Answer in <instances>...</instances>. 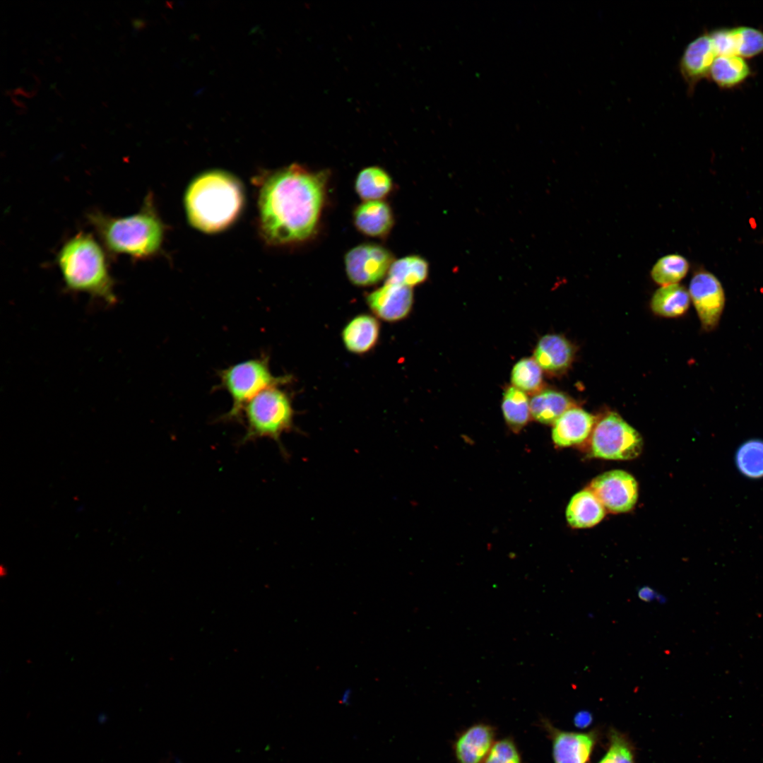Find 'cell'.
Wrapping results in <instances>:
<instances>
[{
	"mask_svg": "<svg viewBox=\"0 0 763 763\" xmlns=\"http://www.w3.org/2000/svg\"><path fill=\"white\" fill-rule=\"evenodd\" d=\"M511 380L514 386L524 392L536 391L542 385V369L534 359L523 358L514 366Z\"/></svg>",
	"mask_w": 763,
	"mask_h": 763,
	"instance_id": "f1b7e54d",
	"label": "cell"
},
{
	"mask_svg": "<svg viewBox=\"0 0 763 763\" xmlns=\"http://www.w3.org/2000/svg\"><path fill=\"white\" fill-rule=\"evenodd\" d=\"M392 252L382 245L362 243L349 249L344 257L346 275L357 286H370L387 276L394 261Z\"/></svg>",
	"mask_w": 763,
	"mask_h": 763,
	"instance_id": "ba28073f",
	"label": "cell"
},
{
	"mask_svg": "<svg viewBox=\"0 0 763 763\" xmlns=\"http://www.w3.org/2000/svg\"><path fill=\"white\" fill-rule=\"evenodd\" d=\"M88 221L112 254L143 260L155 256L161 249L165 227L150 195L136 213L114 217L95 211L88 214Z\"/></svg>",
	"mask_w": 763,
	"mask_h": 763,
	"instance_id": "3957f363",
	"label": "cell"
},
{
	"mask_svg": "<svg viewBox=\"0 0 763 763\" xmlns=\"http://www.w3.org/2000/svg\"><path fill=\"white\" fill-rule=\"evenodd\" d=\"M596 418L584 410L573 407L564 412L554 423L552 438L560 447L579 444L592 433Z\"/></svg>",
	"mask_w": 763,
	"mask_h": 763,
	"instance_id": "2e32d148",
	"label": "cell"
},
{
	"mask_svg": "<svg viewBox=\"0 0 763 763\" xmlns=\"http://www.w3.org/2000/svg\"><path fill=\"white\" fill-rule=\"evenodd\" d=\"M393 187L390 175L379 166L362 169L355 181V191L363 201L383 200L392 191Z\"/></svg>",
	"mask_w": 763,
	"mask_h": 763,
	"instance_id": "44dd1931",
	"label": "cell"
},
{
	"mask_svg": "<svg viewBox=\"0 0 763 763\" xmlns=\"http://www.w3.org/2000/svg\"><path fill=\"white\" fill-rule=\"evenodd\" d=\"M574 357L571 343L563 336L547 334L538 342L534 351V360L541 369L550 373L565 370Z\"/></svg>",
	"mask_w": 763,
	"mask_h": 763,
	"instance_id": "e0dca14e",
	"label": "cell"
},
{
	"mask_svg": "<svg viewBox=\"0 0 763 763\" xmlns=\"http://www.w3.org/2000/svg\"><path fill=\"white\" fill-rule=\"evenodd\" d=\"M689 294L702 329L714 331L725 306V294L720 281L709 272L698 271L691 279Z\"/></svg>",
	"mask_w": 763,
	"mask_h": 763,
	"instance_id": "9c48e42d",
	"label": "cell"
},
{
	"mask_svg": "<svg viewBox=\"0 0 763 763\" xmlns=\"http://www.w3.org/2000/svg\"><path fill=\"white\" fill-rule=\"evenodd\" d=\"M293 418L294 410L288 394L278 386L266 389L251 399L244 408L245 433L239 444L266 437L275 441L285 454L280 437L292 429Z\"/></svg>",
	"mask_w": 763,
	"mask_h": 763,
	"instance_id": "8992f818",
	"label": "cell"
},
{
	"mask_svg": "<svg viewBox=\"0 0 763 763\" xmlns=\"http://www.w3.org/2000/svg\"><path fill=\"white\" fill-rule=\"evenodd\" d=\"M717 57L709 33H704L685 47L680 60V71L692 92L696 85L709 76L712 64Z\"/></svg>",
	"mask_w": 763,
	"mask_h": 763,
	"instance_id": "4fadbf2b",
	"label": "cell"
},
{
	"mask_svg": "<svg viewBox=\"0 0 763 763\" xmlns=\"http://www.w3.org/2000/svg\"><path fill=\"white\" fill-rule=\"evenodd\" d=\"M589 489L605 509L613 513L631 510L638 498V485L634 478L621 470L609 471L595 478Z\"/></svg>",
	"mask_w": 763,
	"mask_h": 763,
	"instance_id": "30bf717a",
	"label": "cell"
},
{
	"mask_svg": "<svg viewBox=\"0 0 763 763\" xmlns=\"http://www.w3.org/2000/svg\"><path fill=\"white\" fill-rule=\"evenodd\" d=\"M750 73L744 58L737 55L717 56L709 76L720 88H731L742 83Z\"/></svg>",
	"mask_w": 763,
	"mask_h": 763,
	"instance_id": "603a6c76",
	"label": "cell"
},
{
	"mask_svg": "<svg viewBox=\"0 0 763 763\" xmlns=\"http://www.w3.org/2000/svg\"><path fill=\"white\" fill-rule=\"evenodd\" d=\"M379 329V323L374 317L361 314L354 317L342 333L345 348L357 354L368 352L377 344Z\"/></svg>",
	"mask_w": 763,
	"mask_h": 763,
	"instance_id": "d6986e66",
	"label": "cell"
},
{
	"mask_svg": "<svg viewBox=\"0 0 763 763\" xmlns=\"http://www.w3.org/2000/svg\"><path fill=\"white\" fill-rule=\"evenodd\" d=\"M327 170L312 171L292 164L273 172L259 197V226L267 243L290 245L317 232L326 203Z\"/></svg>",
	"mask_w": 763,
	"mask_h": 763,
	"instance_id": "6da1fadb",
	"label": "cell"
},
{
	"mask_svg": "<svg viewBox=\"0 0 763 763\" xmlns=\"http://www.w3.org/2000/svg\"><path fill=\"white\" fill-rule=\"evenodd\" d=\"M689 264L678 254L663 256L653 266L651 276L658 284L665 286L678 284L687 274Z\"/></svg>",
	"mask_w": 763,
	"mask_h": 763,
	"instance_id": "4316f807",
	"label": "cell"
},
{
	"mask_svg": "<svg viewBox=\"0 0 763 763\" xmlns=\"http://www.w3.org/2000/svg\"><path fill=\"white\" fill-rule=\"evenodd\" d=\"M244 199L241 183L229 172L218 170L203 172L187 189L184 205L188 220L199 231L220 232L237 219Z\"/></svg>",
	"mask_w": 763,
	"mask_h": 763,
	"instance_id": "7a4b0ae2",
	"label": "cell"
},
{
	"mask_svg": "<svg viewBox=\"0 0 763 763\" xmlns=\"http://www.w3.org/2000/svg\"><path fill=\"white\" fill-rule=\"evenodd\" d=\"M639 433L617 413H609L595 425L591 439V451L596 458L630 460L641 452Z\"/></svg>",
	"mask_w": 763,
	"mask_h": 763,
	"instance_id": "52a82bcc",
	"label": "cell"
},
{
	"mask_svg": "<svg viewBox=\"0 0 763 763\" xmlns=\"http://www.w3.org/2000/svg\"><path fill=\"white\" fill-rule=\"evenodd\" d=\"M591 721L592 716L586 711H581L576 713L574 718V724L579 728H585L588 727Z\"/></svg>",
	"mask_w": 763,
	"mask_h": 763,
	"instance_id": "d6a6232c",
	"label": "cell"
},
{
	"mask_svg": "<svg viewBox=\"0 0 763 763\" xmlns=\"http://www.w3.org/2000/svg\"><path fill=\"white\" fill-rule=\"evenodd\" d=\"M637 593L639 598L644 602H651L658 598L656 591L647 586L640 588Z\"/></svg>",
	"mask_w": 763,
	"mask_h": 763,
	"instance_id": "836d02e7",
	"label": "cell"
},
{
	"mask_svg": "<svg viewBox=\"0 0 763 763\" xmlns=\"http://www.w3.org/2000/svg\"><path fill=\"white\" fill-rule=\"evenodd\" d=\"M494 728L486 723H475L464 730L454 744L457 763H483L495 743Z\"/></svg>",
	"mask_w": 763,
	"mask_h": 763,
	"instance_id": "5bb4252c",
	"label": "cell"
},
{
	"mask_svg": "<svg viewBox=\"0 0 763 763\" xmlns=\"http://www.w3.org/2000/svg\"><path fill=\"white\" fill-rule=\"evenodd\" d=\"M552 743L554 763H588L599 740L600 731L586 732L561 730L549 721H543Z\"/></svg>",
	"mask_w": 763,
	"mask_h": 763,
	"instance_id": "8fae6325",
	"label": "cell"
},
{
	"mask_svg": "<svg viewBox=\"0 0 763 763\" xmlns=\"http://www.w3.org/2000/svg\"><path fill=\"white\" fill-rule=\"evenodd\" d=\"M574 406V402L564 394L547 389L538 391L533 396L530 400V412L536 421L543 424H552Z\"/></svg>",
	"mask_w": 763,
	"mask_h": 763,
	"instance_id": "ffe728a7",
	"label": "cell"
},
{
	"mask_svg": "<svg viewBox=\"0 0 763 763\" xmlns=\"http://www.w3.org/2000/svg\"><path fill=\"white\" fill-rule=\"evenodd\" d=\"M606 752L597 763H636L635 749L627 735L610 728Z\"/></svg>",
	"mask_w": 763,
	"mask_h": 763,
	"instance_id": "83f0119b",
	"label": "cell"
},
{
	"mask_svg": "<svg viewBox=\"0 0 763 763\" xmlns=\"http://www.w3.org/2000/svg\"><path fill=\"white\" fill-rule=\"evenodd\" d=\"M218 387L230 396V409L220 420L243 421V411L247 403L264 390L288 382L289 376L273 374L266 355L249 359L221 369L218 373Z\"/></svg>",
	"mask_w": 763,
	"mask_h": 763,
	"instance_id": "5b68a950",
	"label": "cell"
},
{
	"mask_svg": "<svg viewBox=\"0 0 763 763\" xmlns=\"http://www.w3.org/2000/svg\"><path fill=\"white\" fill-rule=\"evenodd\" d=\"M690 296L685 287L678 284L665 285L658 289L651 300L654 313L666 317L682 315L689 307Z\"/></svg>",
	"mask_w": 763,
	"mask_h": 763,
	"instance_id": "cb8c5ba5",
	"label": "cell"
},
{
	"mask_svg": "<svg viewBox=\"0 0 763 763\" xmlns=\"http://www.w3.org/2000/svg\"><path fill=\"white\" fill-rule=\"evenodd\" d=\"M429 264L419 255H408L392 263L386 282L412 288L422 283L427 278Z\"/></svg>",
	"mask_w": 763,
	"mask_h": 763,
	"instance_id": "7402d4cb",
	"label": "cell"
},
{
	"mask_svg": "<svg viewBox=\"0 0 763 763\" xmlns=\"http://www.w3.org/2000/svg\"><path fill=\"white\" fill-rule=\"evenodd\" d=\"M483 763H522L514 740L505 738L495 741Z\"/></svg>",
	"mask_w": 763,
	"mask_h": 763,
	"instance_id": "4dcf8cb0",
	"label": "cell"
},
{
	"mask_svg": "<svg viewBox=\"0 0 763 763\" xmlns=\"http://www.w3.org/2000/svg\"><path fill=\"white\" fill-rule=\"evenodd\" d=\"M735 463L740 473L750 478L763 477V441L745 442L735 454Z\"/></svg>",
	"mask_w": 763,
	"mask_h": 763,
	"instance_id": "484cf974",
	"label": "cell"
},
{
	"mask_svg": "<svg viewBox=\"0 0 763 763\" xmlns=\"http://www.w3.org/2000/svg\"><path fill=\"white\" fill-rule=\"evenodd\" d=\"M709 34L717 56L737 55L734 28L716 29Z\"/></svg>",
	"mask_w": 763,
	"mask_h": 763,
	"instance_id": "1f68e13d",
	"label": "cell"
},
{
	"mask_svg": "<svg viewBox=\"0 0 763 763\" xmlns=\"http://www.w3.org/2000/svg\"><path fill=\"white\" fill-rule=\"evenodd\" d=\"M353 219L359 232L375 238L386 237L394 224L392 209L384 200L363 201L355 208Z\"/></svg>",
	"mask_w": 763,
	"mask_h": 763,
	"instance_id": "9a60e30c",
	"label": "cell"
},
{
	"mask_svg": "<svg viewBox=\"0 0 763 763\" xmlns=\"http://www.w3.org/2000/svg\"><path fill=\"white\" fill-rule=\"evenodd\" d=\"M605 515V508L589 488L576 493L566 509L567 522L576 528L592 527Z\"/></svg>",
	"mask_w": 763,
	"mask_h": 763,
	"instance_id": "ac0fdd59",
	"label": "cell"
},
{
	"mask_svg": "<svg viewBox=\"0 0 763 763\" xmlns=\"http://www.w3.org/2000/svg\"><path fill=\"white\" fill-rule=\"evenodd\" d=\"M369 308L380 319L396 321L405 318L413 303L412 288L386 282L367 296Z\"/></svg>",
	"mask_w": 763,
	"mask_h": 763,
	"instance_id": "7c38bea8",
	"label": "cell"
},
{
	"mask_svg": "<svg viewBox=\"0 0 763 763\" xmlns=\"http://www.w3.org/2000/svg\"><path fill=\"white\" fill-rule=\"evenodd\" d=\"M503 415L509 427L514 432L521 430L530 418V401L524 391L509 386L504 393Z\"/></svg>",
	"mask_w": 763,
	"mask_h": 763,
	"instance_id": "d4e9b609",
	"label": "cell"
},
{
	"mask_svg": "<svg viewBox=\"0 0 763 763\" xmlns=\"http://www.w3.org/2000/svg\"><path fill=\"white\" fill-rule=\"evenodd\" d=\"M737 55L750 58L763 53V31L748 27H735Z\"/></svg>",
	"mask_w": 763,
	"mask_h": 763,
	"instance_id": "f546056e",
	"label": "cell"
},
{
	"mask_svg": "<svg viewBox=\"0 0 763 763\" xmlns=\"http://www.w3.org/2000/svg\"><path fill=\"white\" fill-rule=\"evenodd\" d=\"M56 261L66 289L108 304L116 302L105 250L92 235L80 232L69 238L58 251Z\"/></svg>",
	"mask_w": 763,
	"mask_h": 763,
	"instance_id": "277c9868",
	"label": "cell"
}]
</instances>
